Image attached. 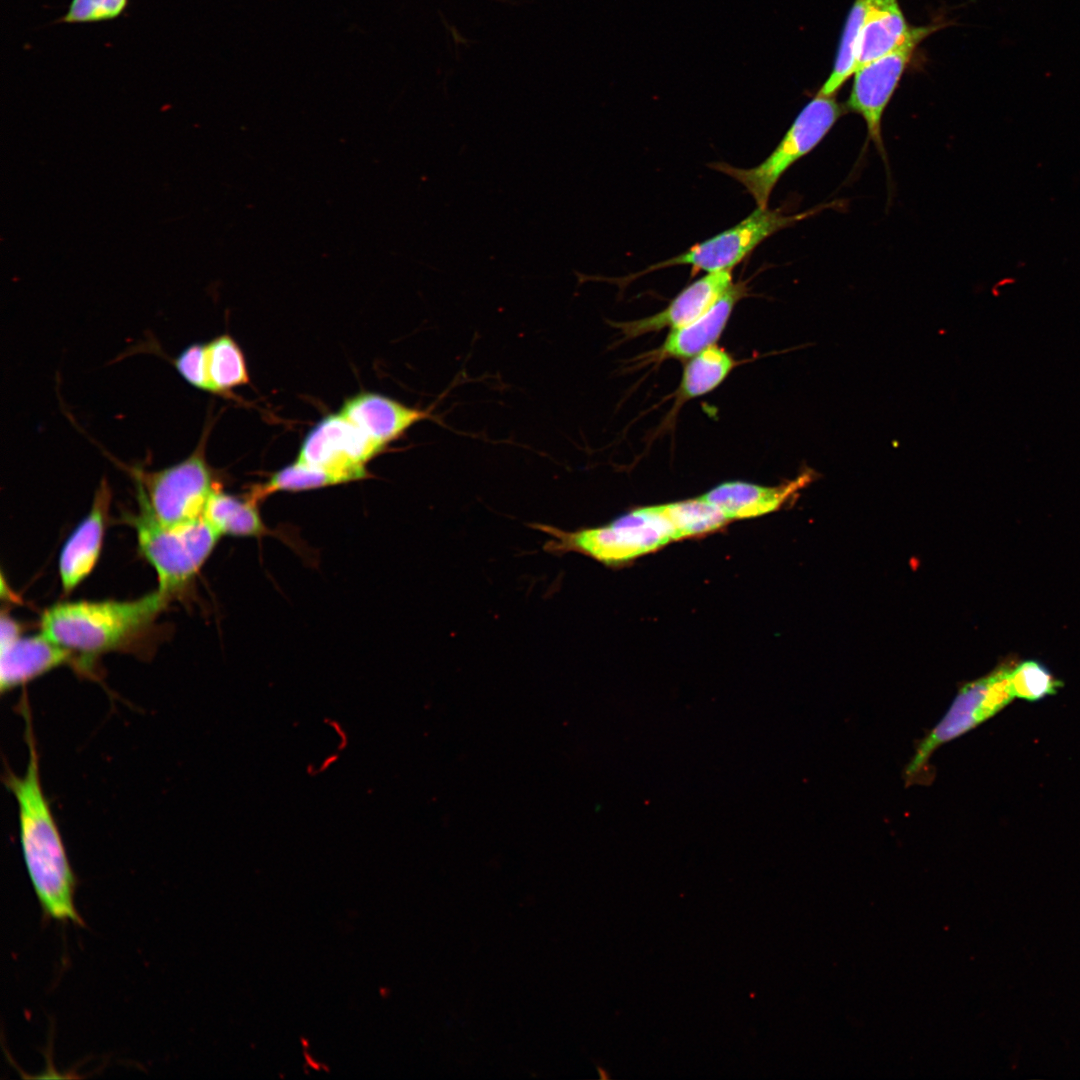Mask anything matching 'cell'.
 Listing matches in <instances>:
<instances>
[{"mask_svg":"<svg viewBox=\"0 0 1080 1080\" xmlns=\"http://www.w3.org/2000/svg\"><path fill=\"white\" fill-rule=\"evenodd\" d=\"M136 498L138 512L127 514L125 520L136 531L140 553L156 571L158 590L172 598L191 583L221 536L203 516L165 524L152 513L138 487Z\"/></svg>","mask_w":1080,"mask_h":1080,"instance_id":"obj_3","label":"cell"},{"mask_svg":"<svg viewBox=\"0 0 1080 1080\" xmlns=\"http://www.w3.org/2000/svg\"><path fill=\"white\" fill-rule=\"evenodd\" d=\"M658 508L670 523L674 540L714 531L728 521L716 506L701 496L696 499L658 505Z\"/></svg>","mask_w":1080,"mask_h":1080,"instance_id":"obj_22","label":"cell"},{"mask_svg":"<svg viewBox=\"0 0 1080 1080\" xmlns=\"http://www.w3.org/2000/svg\"><path fill=\"white\" fill-rule=\"evenodd\" d=\"M865 13L866 0H855L845 22L833 69L817 93L834 96L855 73Z\"/></svg>","mask_w":1080,"mask_h":1080,"instance_id":"obj_23","label":"cell"},{"mask_svg":"<svg viewBox=\"0 0 1080 1080\" xmlns=\"http://www.w3.org/2000/svg\"><path fill=\"white\" fill-rule=\"evenodd\" d=\"M732 283L730 270L707 273L685 287L662 311L642 319L611 324L624 339L664 328L684 327L704 314Z\"/></svg>","mask_w":1080,"mask_h":1080,"instance_id":"obj_11","label":"cell"},{"mask_svg":"<svg viewBox=\"0 0 1080 1080\" xmlns=\"http://www.w3.org/2000/svg\"><path fill=\"white\" fill-rule=\"evenodd\" d=\"M745 282L732 283L715 303L690 324L672 329L663 344L650 353L651 361L690 359L715 345L736 304L746 295Z\"/></svg>","mask_w":1080,"mask_h":1080,"instance_id":"obj_14","label":"cell"},{"mask_svg":"<svg viewBox=\"0 0 1080 1080\" xmlns=\"http://www.w3.org/2000/svg\"><path fill=\"white\" fill-rule=\"evenodd\" d=\"M209 428L194 451L166 468L147 471L127 467L155 517L165 524H180L203 516L208 499L218 486L206 457Z\"/></svg>","mask_w":1080,"mask_h":1080,"instance_id":"obj_6","label":"cell"},{"mask_svg":"<svg viewBox=\"0 0 1080 1080\" xmlns=\"http://www.w3.org/2000/svg\"><path fill=\"white\" fill-rule=\"evenodd\" d=\"M210 393L225 395L233 388L249 383L244 354L229 335H220L206 343Z\"/></svg>","mask_w":1080,"mask_h":1080,"instance_id":"obj_20","label":"cell"},{"mask_svg":"<svg viewBox=\"0 0 1080 1080\" xmlns=\"http://www.w3.org/2000/svg\"><path fill=\"white\" fill-rule=\"evenodd\" d=\"M843 112V107L834 96L816 93L799 112L776 148L760 164L739 168L726 162H713L709 166L739 182L753 197L757 207H767L770 195L782 175L825 138Z\"/></svg>","mask_w":1080,"mask_h":1080,"instance_id":"obj_5","label":"cell"},{"mask_svg":"<svg viewBox=\"0 0 1080 1080\" xmlns=\"http://www.w3.org/2000/svg\"><path fill=\"white\" fill-rule=\"evenodd\" d=\"M171 599L157 589L131 601L62 602L44 611L40 629L51 641L74 652L83 673L91 674L95 657L128 648Z\"/></svg>","mask_w":1080,"mask_h":1080,"instance_id":"obj_2","label":"cell"},{"mask_svg":"<svg viewBox=\"0 0 1080 1080\" xmlns=\"http://www.w3.org/2000/svg\"><path fill=\"white\" fill-rule=\"evenodd\" d=\"M530 526L549 536L544 545L547 552L580 553L608 566L630 561L674 540L673 529L658 506L639 508L604 526L574 531L543 523Z\"/></svg>","mask_w":1080,"mask_h":1080,"instance_id":"obj_4","label":"cell"},{"mask_svg":"<svg viewBox=\"0 0 1080 1080\" xmlns=\"http://www.w3.org/2000/svg\"><path fill=\"white\" fill-rule=\"evenodd\" d=\"M342 483L345 482L341 477L297 460L273 473L266 482L252 487L247 496L259 504L276 492L306 491Z\"/></svg>","mask_w":1080,"mask_h":1080,"instance_id":"obj_21","label":"cell"},{"mask_svg":"<svg viewBox=\"0 0 1080 1080\" xmlns=\"http://www.w3.org/2000/svg\"><path fill=\"white\" fill-rule=\"evenodd\" d=\"M432 410L409 407L387 396L362 392L347 399L340 413L385 447L417 422L435 420Z\"/></svg>","mask_w":1080,"mask_h":1080,"instance_id":"obj_13","label":"cell"},{"mask_svg":"<svg viewBox=\"0 0 1080 1080\" xmlns=\"http://www.w3.org/2000/svg\"><path fill=\"white\" fill-rule=\"evenodd\" d=\"M822 207L808 211L787 214L781 209L757 207L745 219L736 225L689 247L686 251L655 263L641 272L623 278V282L635 280L644 274L674 266H690L692 272L708 273L731 270L743 261L764 240L773 234L791 227Z\"/></svg>","mask_w":1080,"mask_h":1080,"instance_id":"obj_7","label":"cell"},{"mask_svg":"<svg viewBox=\"0 0 1080 1080\" xmlns=\"http://www.w3.org/2000/svg\"><path fill=\"white\" fill-rule=\"evenodd\" d=\"M1014 664L1007 662L999 665L987 675V687L984 698V710L987 718H990L1015 697L1011 673Z\"/></svg>","mask_w":1080,"mask_h":1080,"instance_id":"obj_26","label":"cell"},{"mask_svg":"<svg viewBox=\"0 0 1080 1080\" xmlns=\"http://www.w3.org/2000/svg\"><path fill=\"white\" fill-rule=\"evenodd\" d=\"M1011 680L1015 696L1028 701L1053 695L1063 686L1046 666L1036 660H1027L1015 666Z\"/></svg>","mask_w":1080,"mask_h":1080,"instance_id":"obj_24","label":"cell"},{"mask_svg":"<svg viewBox=\"0 0 1080 1080\" xmlns=\"http://www.w3.org/2000/svg\"><path fill=\"white\" fill-rule=\"evenodd\" d=\"M937 26L912 27L908 37L895 49L862 65L854 73L847 101L849 110L865 121L869 139L885 159L882 118L916 47Z\"/></svg>","mask_w":1080,"mask_h":1080,"instance_id":"obj_8","label":"cell"},{"mask_svg":"<svg viewBox=\"0 0 1080 1080\" xmlns=\"http://www.w3.org/2000/svg\"><path fill=\"white\" fill-rule=\"evenodd\" d=\"M256 502L247 495L239 497L214 489L203 517L220 536L259 537L269 533Z\"/></svg>","mask_w":1080,"mask_h":1080,"instance_id":"obj_18","label":"cell"},{"mask_svg":"<svg viewBox=\"0 0 1080 1080\" xmlns=\"http://www.w3.org/2000/svg\"><path fill=\"white\" fill-rule=\"evenodd\" d=\"M735 365V359L716 345L691 357L683 369L678 400L689 401L713 391Z\"/></svg>","mask_w":1080,"mask_h":1080,"instance_id":"obj_19","label":"cell"},{"mask_svg":"<svg viewBox=\"0 0 1080 1080\" xmlns=\"http://www.w3.org/2000/svg\"><path fill=\"white\" fill-rule=\"evenodd\" d=\"M806 470L793 480L768 487L741 481L722 483L701 496L716 506L728 520L761 516L780 508L813 479Z\"/></svg>","mask_w":1080,"mask_h":1080,"instance_id":"obj_16","label":"cell"},{"mask_svg":"<svg viewBox=\"0 0 1080 1080\" xmlns=\"http://www.w3.org/2000/svg\"><path fill=\"white\" fill-rule=\"evenodd\" d=\"M112 499L106 479L96 489L89 513L65 542L59 557V575L63 591L70 593L94 569L101 553L109 507Z\"/></svg>","mask_w":1080,"mask_h":1080,"instance_id":"obj_12","label":"cell"},{"mask_svg":"<svg viewBox=\"0 0 1080 1080\" xmlns=\"http://www.w3.org/2000/svg\"><path fill=\"white\" fill-rule=\"evenodd\" d=\"M911 28L898 0H866L856 70L899 46Z\"/></svg>","mask_w":1080,"mask_h":1080,"instance_id":"obj_17","label":"cell"},{"mask_svg":"<svg viewBox=\"0 0 1080 1080\" xmlns=\"http://www.w3.org/2000/svg\"><path fill=\"white\" fill-rule=\"evenodd\" d=\"M65 664L82 672L79 657L43 633L0 639V690L9 692Z\"/></svg>","mask_w":1080,"mask_h":1080,"instance_id":"obj_10","label":"cell"},{"mask_svg":"<svg viewBox=\"0 0 1080 1080\" xmlns=\"http://www.w3.org/2000/svg\"><path fill=\"white\" fill-rule=\"evenodd\" d=\"M384 449L343 414L328 415L305 436L298 461L341 477H368L365 465Z\"/></svg>","mask_w":1080,"mask_h":1080,"instance_id":"obj_9","label":"cell"},{"mask_svg":"<svg viewBox=\"0 0 1080 1080\" xmlns=\"http://www.w3.org/2000/svg\"><path fill=\"white\" fill-rule=\"evenodd\" d=\"M129 0H71L67 12L58 20L64 23H91L115 19L127 8Z\"/></svg>","mask_w":1080,"mask_h":1080,"instance_id":"obj_25","label":"cell"},{"mask_svg":"<svg viewBox=\"0 0 1080 1080\" xmlns=\"http://www.w3.org/2000/svg\"><path fill=\"white\" fill-rule=\"evenodd\" d=\"M178 373L192 386L210 392L207 372L206 343H196L185 348L175 359Z\"/></svg>","mask_w":1080,"mask_h":1080,"instance_id":"obj_27","label":"cell"},{"mask_svg":"<svg viewBox=\"0 0 1080 1080\" xmlns=\"http://www.w3.org/2000/svg\"><path fill=\"white\" fill-rule=\"evenodd\" d=\"M986 687L985 676L960 688L946 714L918 745L906 768L905 775L908 779L912 780L918 775L939 746L988 719L984 710Z\"/></svg>","mask_w":1080,"mask_h":1080,"instance_id":"obj_15","label":"cell"},{"mask_svg":"<svg viewBox=\"0 0 1080 1080\" xmlns=\"http://www.w3.org/2000/svg\"><path fill=\"white\" fill-rule=\"evenodd\" d=\"M22 711H27L26 769L22 775L6 769L3 782L17 804L19 841L24 864L43 917L84 927V920L74 901L77 879L43 790L39 757L26 705Z\"/></svg>","mask_w":1080,"mask_h":1080,"instance_id":"obj_1","label":"cell"}]
</instances>
